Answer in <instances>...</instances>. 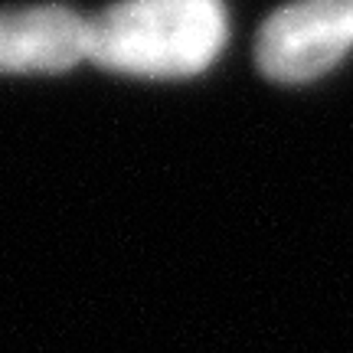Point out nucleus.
Segmentation results:
<instances>
[{
  "instance_id": "nucleus-1",
  "label": "nucleus",
  "mask_w": 353,
  "mask_h": 353,
  "mask_svg": "<svg viewBox=\"0 0 353 353\" xmlns=\"http://www.w3.org/2000/svg\"><path fill=\"white\" fill-rule=\"evenodd\" d=\"M223 0H121L88 20V59L138 79H190L226 46Z\"/></svg>"
},
{
  "instance_id": "nucleus-2",
  "label": "nucleus",
  "mask_w": 353,
  "mask_h": 353,
  "mask_svg": "<svg viewBox=\"0 0 353 353\" xmlns=\"http://www.w3.org/2000/svg\"><path fill=\"white\" fill-rule=\"evenodd\" d=\"M353 50V0H294L265 20L255 56L275 82H314Z\"/></svg>"
},
{
  "instance_id": "nucleus-3",
  "label": "nucleus",
  "mask_w": 353,
  "mask_h": 353,
  "mask_svg": "<svg viewBox=\"0 0 353 353\" xmlns=\"http://www.w3.org/2000/svg\"><path fill=\"white\" fill-rule=\"evenodd\" d=\"M88 59V20L63 3L0 10V72H65Z\"/></svg>"
}]
</instances>
